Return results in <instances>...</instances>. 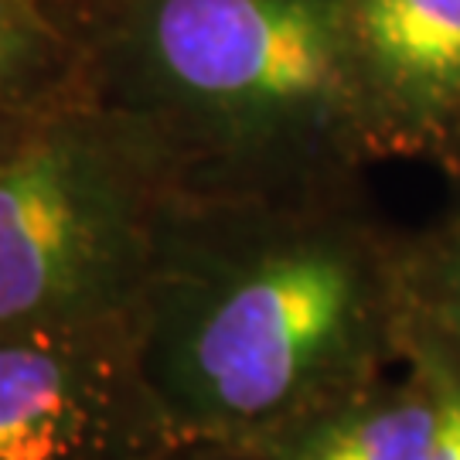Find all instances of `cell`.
Instances as JSON below:
<instances>
[{
    "label": "cell",
    "mask_w": 460,
    "mask_h": 460,
    "mask_svg": "<svg viewBox=\"0 0 460 460\" xmlns=\"http://www.w3.org/2000/svg\"><path fill=\"white\" fill-rule=\"evenodd\" d=\"M167 444L127 321L0 331V460H140Z\"/></svg>",
    "instance_id": "cell-4"
},
{
    "label": "cell",
    "mask_w": 460,
    "mask_h": 460,
    "mask_svg": "<svg viewBox=\"0 0 460 460\" xmlns=\"http://www.w3.org/2000/svg\"><path fill=\"white\" fill-rule=\"evenodd\" d=\"M34 116H7L0 113V157L7 154V150L17 144V137L28 130V123H31Z\"/></svg>",
    "instance_id": "cell-11"
},
{
    "label": "cell",
    "mask_w": 460,
    "mask_h": 460,
    "mask_svg": "<svg viewBox=\"0 0 460 460\" xmlns=\"http://www.w3.org/2000/svg\"><path fill=\"white\" fill-rule=\"evenodd\" d=\"M410 324L460 348V232L402 270Z\"/></svg>",
    "instance_id": "cell-8"
},
{
    "label": "cell",
    "mask_w": 460,
    "mask_h": 460,
    "mask_svg": "<svg viewBox=\"0 0 460 460\" xmlns=\"http://www.w3.org/2000/svg\"><path fill=\"white\" fill-rule=\"evenodd\" d=\"M406 355L420 365L433 395L429 460H460V348L433 331L406 324Z\"/></svg>",
    "instance_id": "cell-9"
},
{
    "label": "cell",
    "mask_w": 460,
    "mask_h": 460,
    "mask_svg": "<svg viewBox=\"0 0 460 460\" xmlns=\"http://www.w3.org/2000/svg\"><path fill=\"white\" fill-rule=\"evenodd\" d=\"M167 195L85 102L34 116L0 157V331L127 321Z\"/></svg>",
    "instance_id": "cell-3"
},
{
    "label": "cell",
    "mask_w": 460,
    "mask_h": 460,
    "mask_svg": "<svg viewBox=\"0 0 460 460\" xmlns=\"http://www.w3.org/2000/svg\"><path fill=\"white\" fill-rule=\"evenodd\" d=\"M140 460H260L252 447H222V444H167Z\"/></svg>",
    "instance_id": "cell-10"
},
{
    "label": "cell",
    "mask_w": 460,
    "mask_h": 460,
    "mask_svg": "<svg viewBox=\"0 0 460 460\" xmlns=\"http://www.w3.org/2000/svg\"><path fill=\"white\" fill-rule=\"evenodd\" d=\"M345 79L324 0H147L83 51V102L181 201H283V157L328 123Z\"/></svg>",
    "instance_id": "cell-2"
},
{
    "label": "cell",
    "mask_w": 460,
    "mask_h": 460,
    "mask_svg": "<svg viewBox=\"0 0 460 460\" xmlns=\"http://www.w3.org/2000/svg\"><path fill=\"white\" fill-rule=\"evenodd\" d=\"M83 102V51L31 0H0V113L41 116Z\"/></svg>",
    "instance_id": "cell-7"
},
{
    "label": "cell",
    "mask_w": 460,
    "mask_h": 460,
    "mask_svg": "<svg viewBox=\"0 0 460 460\" xmlns=\"http://www.w3.org/2000/svg\"><path fill=\"white\" fill-rule=\"evenodd\" d=\"M429 450L433 395L412 358L406 378H372L256 447L260 460H429Z\"/></svg>",
    "instance_id": "cell-5"
},
{
    "label": "cell",
    "mask_w": 460,
    "mask_h": 460,
    "mask_svg": "<svg viewBox=\"0 0 460 460\" xmlns=\"http://www.w3.org/2000/svg\"><path fill=\"white\" fill-rule=\"evenodd\" d=\"M402 263L294 201L167 198L127 314L171 444L263 447L406 348Z\"/></svg>",
    "instance_id": "cell-1"
},
{
    "label": "cell",
    "mask_w": 460,
    "mask_h": 460,
    "mask_svg": "<svg viewBox=\"0 0 460 460\" xmlns=\"http://www.w3.org/2000/svg\"><path fill=\"white\" fill-rule=\"evenodd\" d=\"M355 34L402 106L437 113L460 102V0H358Z\"/></svg>",
    "instance_id": "cell-6"
}]
</instances>
